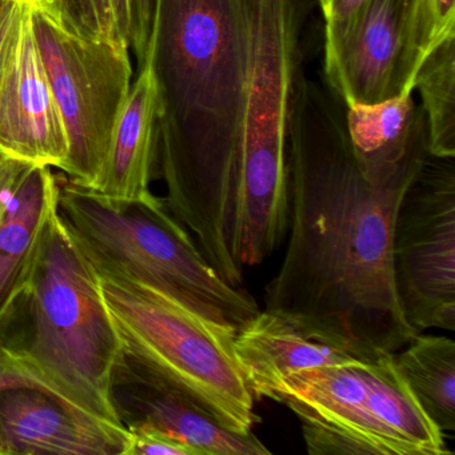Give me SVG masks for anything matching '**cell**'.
<instances>
[{
  "label": "cell",
  "mask_w": 455,
  "mask_h": 455,
  "mask_svg": "<svg viewBox=\"0 0 455 455\" xmlns=\"http://www.w3.org/2000/svg\"><path fill=\"white\" fill-rule=\"evenodd\" d=\"M345 113L327 87L300 74L290 113L287 247L266 286V308L394 353L418 335L394 284V220L428 154L391 174H367Z\"/></svg>",
  "instance_id": "obj_1"
},
{
  "label": "cell",
  "mask_w": 455,
  "mask_h": 455,
  "mask_svg": "<svg viewBox=\"0 0 455 455\" xmlns=\"http://www.w3.org/2000/svg\"><path fill=\"white\" fill-rule=\"evenodd\" d=\"M146 60L161 94L158 172L166 204L234 287L249 0H154ZM145 60V62H146Z\"/></svg>",
  "instance_id": "obj_2"
},
{
  "label": "cell",
  "mask_w": 455,
  "mask_h": 455,
  "mask_svg": "<svg viewBox=\"0 0 455 455\" xmlns=\"http://www.w3.org/2000/svg\"><path fill=\"white\" fill-rule=\"evenodd\" d=\"M2 334L55 398L122 425L110 383L124 346L100 275L58 212L44 231L28 291Z\"/></svg>",
  "instance_id": "obj_3"
},
{
  "label": "cell",
  "mask_w": 455,
  "mask_h": 455,
  "mask_svg": "<svg viewBox=\"0 0 455 455\" xmlns=\"http://www.w3.org/2000/svg\"><path fill=\"white\" fill-rule=\"evenodd\" d=\"M305 0H249L250 60L241 124L238 257L265 262L289 231V129L303 73Z\"/></svg>",
  "instance_id": "obj_4"
},
{
  "label": "cell",
  "mask_w": 455,
  "mask_h": 455,
  "mask_svg": "<svg viewBox=\"0 0 455 455\" xmlns=\"http://www.w3.org/2000/svg\"><path fill=\"white\" fill-rule=\"evenodd\" d=\"M58 212L98 275L153 287L236 332L260 311L246 290L218 274L153 193L118 201L68 180L60 183Z\"/></svg>",
  "instance_id": "obj_5"
},
{
  "label": "cell",
  "mask_w": 455,
  "mask_h": 455,
  "mask_svg": "<svg viewBox=\"0 0 455 455\" xmlns=\"http://www.w3.org/2000/svg\"><path fill=\"white\" fill-rule=\"evenodd\" d=\"M270 399L299 418L311 455L451 454L396 369L394 353L294 372Z\"/></svg>",
  "instance_id": "obj_6"
},
{
  "label": "cell",
  "mask_w": 455,
  "mask_h": 455,
  "mask_svg": "<svg viewBox=\"0 0 455 455\" xmlns=\"http://www.w3.org/2000/svg\"><path fill=\"white\" fill-rule=\"evenodd\" d=\"M100 279L124 350L220 425L251 433L260 418L236 358L235 330L140 282Z\"/></svg>",
  "instance_id": "obj_7"
},
{
  "label": "cell",
  "mask_w": 455,
  "mask_h": 455,
  "mask_svg": "<svg viewBox=\"0 0 455 455\" xmlns=\"http://www.w3.org/2000/svg\"><path fill=\"white\" fill-rule=\"evenodd\" d=\"M31 20L68 134V159L60 172L68 182L92 188L132 87L129 44L68 33L33 4Z\"/></svg>",
  "instance_id": "obj_8"
},
{
  "label": "cell",
  "mask_w": 455,
  "mask_h": 455,
  "mask_svg": "<svg viewBox=\"0 0 455 455\" xmlns=\"http://www.w3.org/2000/svg\"><path fill=\"white\" fill-rule=\"evenodd\" d=\"M396 295L414 329L455 330L454 158L428 156L393 228Z\"/></svg>",
  "instance_id": "obj_9"
},
{
  "label": "cell",
  "mask_w": 455,
  "mask_h": 455,
  "mask_svg": "<svg viewBox=\"0 0 455 455\" xmlns=\"http://www.w3.org/2000/svg\"><path fill=\"white\" fill-rule=\"evenodd\" d=\"M323 68L327 89L346 108L414 92L411 0H366L324 25Z\"/></svg>",
  "instance_id": "obj_10"
},
{
  "label": "cell",
  "mask_w": 455,
  "mask_h": 455,
  "mask_svg": "<svg viewBox=\"0 0 455 455\" xmlns=\"http://www.w3.org/2000/svg\"><path fill=\"white\" fill-rule=\"evenodd\" d=\"M0 151L52 169H62L68 159V134L34 33L30 0L0 84Z\"/></svg>",
  "instance_id": "obj_11"
},
{
  "label": "cell",
  "mask_w": 455,
  "mask_h": 455,
  "mask_svg": "<svg viewBox=\"0 0 455 455\" xmlns=\"http://www.w3.org/2000/svg\"><path fill=\"white\" fill-rule=\"evenodd\" d=\"M110 399L124 428H156L193 447L199 455H267L254 433L220 425L204 407L122 351L111 374Z\"/></svg>",
  "instance_id": "obj_12"
},
{
  "label": "cell",
  "mask_w": 455,
  "mask_h": 455,
  "mask_svg": "<svg viewBox=\"0 0 455 455\" xmlns=\"http://www.w3.org/2000/svg\"><path fill=\"white\" fill-rule=\"evenodd\" d=\"M234 347L255 401L270 399L275 386L294 372L371 361L387 353L356 345L295 314L268 308L236 332Z\"/></svg>",
  "instance_id": "obj_13"
},
{
  "label": "cell",
  "mask_w": 455,
  "mask_h": 455,
  "mask_svg": "<svg viewBox=\"0 0 455 455\" xmlns=\"http://www.w3.org/2000/svg\"><path fill=\"white\" fill-rule=\"evenodd\" d=\"M130 434L46 391L10 388L0 394V455H126Z\"/></svg>",
  "instance_id": "obj_14"
},
{
  "label": "cell",
  "mask_w": 455,
  "mask_h": 455,
  "mask_svg": "<svg viewBox=\"0 0 455 455\" xmlns=\"http://www.w3.org/2000/svg\"><path fill=\"white\" fill-rule=\"evenodd\" d=\"M161 94L153 66L146 60L132 84L111 134L100 177L90 190L106 198H146L158 172Z\"/></svg>",
  "instance_id": "obj_15"
},
{
  "label": "cell",
  "mask_w": 455,
  "mask_h": 455,
  "mask_svg": "<svg viewBox=\"0 0 455 455\" xmlns=\"http://www.w3.org/2000/svg\"><path fill=\"white\" fill-rule=\"evenodd\" d=\"M60 182L52 167L34 164L0 226V327L28 291L49 220L58 212Z\"/></svg>",
  "instance_id": "obj_16"
},
{
  "label": "cell",
  "mask_w": 455,
  "mask_h": 455,
  "mask_svg": "<svg viewBox=\"0 0 455 455\" xmlns=\"http://www.w3.org/2000/svg\"><path fill=\"white\" fill-rule=\"evenodd\" d=\"M345 121L351 148L367 174H391L428 153L425 114L412 92L377 105L346 108Z\"/></svg>",
  "instance_id": "obj_17"
},
{
  "label": "cell",
  "mask_w": 455,
  "mask_h": 455,
  "mask_svg": "<svg viewBox=\"0 0 455 455\" xmlns=\"http://www.w3.org/2000/svg\"><path fill=\"white\" fill-rule=\"evenodd\" d=\"M394 355L396 369L428 419L442 431H455V343L423 335Z\"/></svg>",
  "instance_id": "obj_18"
},
{
  "label": "cell",
  "mask_w": 455,
  "mask_h": 455,
  "mask_svg": "<svg viewBox=\"0 0 455 455\" xmlns=\"http://www.w3.org/2000/svg\"><path fill=\"white\" fill-rule=\"evenodd\" d=\"M427 124L428 156H455V36L439 44L420 66L414 81Z\"/></svg>",
  "instance_id": "obj_19"
},
{
  "label": "cell",
  "mask_w": 455,
  "mask_h": 455,
  "mask_svg": "<svg viewBox=\"0 0 455 455\" xmlns=\"http://www.w3.org/2000/svg\"><path fill=\"white\" fill-rule=\"evenodd\" d=\"M68 33L94 41L124 42L113 0H30Z\"/></svg>",
  "instance_id": "obj_20"
},
{
  "label": "cell",
  "mask_w": 455,
  "mask_h": 455,
  "mask_svg": "<svg viewBox=\"0 0 455 455\" xmlns=\"http://www.w3.org/2000/svg\"><path fill=\"white\" fill-rule=\"evenodd\" d=\"M455 36V0H411V65L417 76L426 58Z\"/></svg>",
  "instance_id": "obj_21"
},
{
  "label": "cell",
  "mask_w": 455,
  "mask_h": 455,
  "mask_svg": "<svg viewBox=\"0 0 455 455\" xmlns=\"http://www.w3.org/2000/svg\"><path fill=\"white\" fill-rule=\"evenodd\" d=\"M130 434L126 455H199L193 447L156 428H126Z\"/></svg>",
  "instance_id": "obj_22"
},
{
  "label": "cell",
  "mask_w": 455,
  "mask_h": 455,
  "mask_svg": "<svg viewBox=\"0 0 455 455\" xmlns=\"http://www.w3.org/2000/svg\"><path fill=\"white\" fill-rule=\"evenodd\" d=\"M18 387L39 388L52 394L44 380L7 346L0 329V394Z\"/></svg>",
  "instance_id": "obj_23"
},
{
  "label": "cell",
  "mask_w": 455,
  "mask_h": 455,
  "mask_svg": "<svg viewBox=\"0 0 455 455\" xmlns=\"http://www.w3.org/2000/svg\"><path fill=\"white\" fill-rule=\"evenodd\" d=\"M130 2V50L142 66L148 55L151 23H153L154 0H129Z\"/></svg>",
  "instance_id": "obj_24"
},
{
  "label": "cell",
  "mask_w": 455,
  "mask_h": 455,
  "mask_svg": "<svg viewBox=\"0 0 455 455\" xmlns=\"http://www.w3.org/2000/svg\"><path fill=\"white\" fill-rule=\"evenodd\" d=\"M34 164L22 159L4 156L0 161V226L9 212L10 202L23 178L26 177Z\"/></svg>",
  "instance_id": "obj_25"
},
{
  "label": "cell",
  "mask_w": 455,
  "mask_h": 455,
  "mask_svg": "<svg viewBox=\"0 0 455 455\" xmlns=\"http://www.w3.org/2000/svg\"><path fill=\"white\" fill-rule=\"evenodd\" d=\"M25 0H4L0 7V84L6 70L7 58L14 42Z\"/></svg>",
  "instance_id": "obj_26"
},
{
  "label": "cell",
  "mask_w": 455,
  "mask_h": 455,
  "mask_svg": "<svg viewBox=\"0 0 455 455\" xmlns=\"http://www.w3.org/2000/svg\"><path fill=\"white\" fill-rule=\"evenodd\" d=\"M366 0H319L324 25H334L353 14Z\"/></svg>",
  "instance_id": "obj_27"
},
{
  "label": "cell",
  "mask_w": 455,
  "mask_h": 455,
  "mask_svg": "<svg viewBox=\"0 0 455 455\" xmlns=\"http://www.w3.org/2000/svg\"><path fill=\"white\" fill-rule=\"evenodd\" d=\"M116 7V20H118L119 33L122 38L129 44L130 39V2L129 0H113ZM130 47V44H129Z\"/></svg>",
  "instance_id": "obj_28"
},
{
  "label": "cell",
  "mask_w": 455,
  "mask_h": 455,
  "mask_svg": "<svg viewBox=\"0 0 455 455\" xmlns=\"http://www.w3.org/2000/svg\"><path fill=\"white\" fill-rule=\"evenodd\" d=\"M4 156H4V154L2 153V151H0V161H2V159L4 158Z\"/></svg>",
  "instance_id": "obj_29"
},
{
  "label": "cell",
  "mask_w": 455,
  "mask_h": 455,
  "mask_svg": "<svg viewBox=\"0 0 455 455\" xmlns=\"http://www.w3.org/2000/svg\"><path fill=\"white\" fill-rule=\"evenodd\" d=\"M4 0H0V7H2V4H4Z\"/></svg>",
  "instance_id": "obj_30"
}]
</instances>
